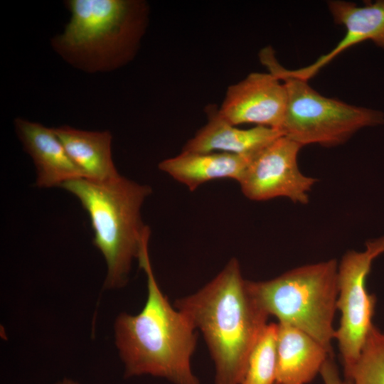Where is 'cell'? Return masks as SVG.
I'll use <instances>...</instances> for the list:
<instances>
[{"label": "cell", "instance_id": "10", "mask_svg": "<svg viewBox=\"0 0 384 384\" xmlns=\"http://www.w3.org/2000/svg\"><path fill=\"white\" fill-rule=\"evenodd\" d=\"M328 6L335 23L346 29L343 38L311 65L287 69L291 75L308 81L338 54L367 40L384 48V1L368 3L363 6L345 1H330Z\"/></svg>", "mask_w": 384, "mask_h": 384}, {"label": "cell", "instance_id": "11", "mask_svg": "<svg viewBox=\"0 0 384 384\" xmlns=\"http://www.w3.org/2000/svg\"><path fill=\"white\" fill-rule=\"evenodd\" d=\"M14 128L23 149L34 163L37 187L61 186L68 181L84 178L53 128L21 117L15 119Z\"/></svg>", "mask_w": 384, "mask_h": 384}, {"label": "cell", "instance_id": "7", "mask_svg": "<svg viewBox=\"0 0 384 384\" xmlns=\"http://www.w3.org/2000/svg\"><path fill=\"white\" fill-rule=\"evenodd\" d=\"M374 257L368 250L348 251L338 265L337 309L341 319L335 339L347 379L361 355L373 327L375 298L370 294L366 281Z\"/></svg>", "mask_w": 384, "mask_h": 384}, {"label": "cell", "instance_id": "9", "mask_svg": "<svg viewBox=\"0 0 384 384\" xmlns=\"http://www.w3.org/2000/svg\"><path fill=\"white\" fill-rule=\"evenodd\" d=\"M286 106L287 91L278 78L270 72L252 73L228 87L218 112L235 126L255 124L281 131Z\"/></svg>", "mask_w": 384, "mask_h": 384}, {"label": "cell", "instance_id": "16", "mask_svg": "<svg viewBox=\"0 0 384 384\" xmlns=\"http://www.w3.org/2000/svg\"><path fill=\"white\" fill-rule=\"evenodd\" d=\"M277 324H267L248 360L241 384L277 383Z\"/></svg>", "mask_w": 384, "mask_h": 384}, {"label": "cell", "instance_id": "18", "mask_svg": "<svg viewBox=\"0 0 384 384\" xmlns=\"http://www.w3.org/2000/svg\"><path fill=\"white\" fill-rule=\"evenodd\" d=\"M320 375L324 384H353L351 380L340 377L337 367L330 357L324 363Z\"/></svg>", "mask_w": 384, "mask_h": 384}, {"label": "cell", "instance_id": "1", "mask_svg": "<svg viewBox=\"0 0 384 384\" xmlns=\"http://www.w3.org/2000/svg\"><path fill=\"white\" fill-rule=\"evenodd\" d=\"M175 307L199 330L213 361L215 384H241L250 356L269 315L230 259L203 288L177 299Z\"/></svg>", "mask_w": 384, "mask_h": 384}, {"label": "cell", "instance_id": "6", "mask_svg": "<svg viewBox=\"0 0 384 384\" xmlns=\"http://www.w3.org/2000/svg\"><path fill=\"white\" fill-rule=\"evenodd\" d=\"M259 58L268 71L283 82L287 91L281 131L302 146L310 144L337 146L358 130L384 122L379 111L324 97L311 87L307 80L291 75L279 63L272 48H262Z\"/></svg>", "mask_w": 384, "mask_h": 384}, {"label": "cell", "instance_id": "19", "mask_svg": "<svg viewBox=\"0 0 384 384\" xmlns=\"http://www.w3.org/2000/svg\"><path fill=\"white\" fill-rule=\"evenodd\" d=\"M366 250L375 258L384 252V236L368 242Z\"/></svg>", "mask_w": 384, "mask_h": 384}, {"label": "cell", "instance_id": "12", "mask_svg": "<svg viewBox=\"0 0 384 384\" xmlns=\"http://www.w3.org/2000/svg\"><path fill=\"white\" fill-rule=\"evenodd\" d=\"M207 123L183 146L182 151L223 152L254 156L272 141L283 135L277 129L255 126L240 129L222 118L218 108L208 106Z\"/></svg>", "mask_w": 384, "mask_h": 384}, {"label": "cell", "instance_id": "17", "mask_svg": "<svg viewBox=\"0 0 384 384\" xmlns=\"http://www.w3.org/2000/svg\"><path fill=\"white\" fill-rule=\"evenodd\" d=\"M347 380L353 384H384V334L375 326Z\"/></svg>", "mask_w": 384, "mask_h": 384}, {"label": "cell", "instance_id": "13", "mask_svg": "<svg viewBox=\"0 0 384 384\" xmlns=\"http://www.w3.org/2000/svg\"><path fill=\"white\" fill-rule=\"evenodd\" d=\"M331 354L305 332L277 323V383L308 384Z\"/></svg>", "mask_w": 384, "mask_h": 384}, {"label": "cell", "instance_id": "8", "mask_svg": "<svg viewBox=\"0 0 384 384\" xmlns=\"http://www.w3.org/2000/svg\"><path fill=\"white\" fill-rule=\"evenodd\" d=\"M302 146L282 135L251 159L239 183L242 193L252 201L278 197L306 204L317 179L303 174L297 156Z\"/></svg>", "mask_w": 384, "mask_h": 384}, {"label": "cell", "instance_id": "2", "mask_svg": "<svg viewBox=\"0 0 384 384\" xmlns=\"http://www.w3.org/2000/svg\"><path fill=\"white\" fill-rule=\"evenodd\" d=\"M148 243L139 255L147 279V299L137 315L120 314L114 324L115 343L126 377L150 375L174 384H201L191 366L197 342L196 329L162 293L151 265Z\"/></svg>", "mask_w": 384, "mask_h": 384}, {"label": "cell", "instance_id": "14", "mask_svg": "<svg viewBox=\"0 0 384 384\" xmlns=\"http://www.w3.org/2000/svg\"><path fill=\"white\" fill-rule=\"evenodd\" d=\"M252 157L223 152L182 151L161 161L159 169L193 191L215 179L232 178L239 183Z\"/></svg>", "mask_w": 384, "mask_h": 384}, {"label": "cell", "instance_id": "5", "mask_svg": "<svg viewBox=\"0 0 384 384\" xmlns=\"http://www.w3.org/2000/svg\"><path fill=\"white\" fill-rule=\"evenodd\" d=\"M248 284L269 316L305 332L332 354L338 294L336 260L301 266L270 280H248Z\"/></svg>", "mask_w": 384, "mask_h": 384}, {"label": "cell", "instance_id": "20", "mask_svg": "<svg viewBox=\"0 0 384 384\" xmlns=\"http://www.w3.org/2000/svg\"><path fill=\"white\" fill-rule=\"evenodd\" d=\"M56 384H78V383L71 380L65 379L60 382L57 383Z\"/></svg>", "mask_w": 384, "mask_h": 384}, {"label": "cell", "instance_id": "15", "mask_svg": "<svg viewBox=\"0 0 384 384\" xmlns=\"http://www.w3.org/2000/svg\"><path fill=\"white\" fill-rule=\"evenodd\" d=\"M68 156L85 178L107 181L118 177L109 131H85L68 125L53 128Z\"/></svg>", "mask_w": 384, "mask_h": 384}, {"label": "cell", "instance_id": "4", "mask_svg": "<svg viewBox=\"0 0 384 384\" xmlns=\"http://www.w3.org/2000/svg\"><path fill=\"white\" fill-rule=\"evenodd\" d=\"M60 187L79 200L90 217L93 245L107 266L104 287H124L133 260L138 259L151 235L142 221L141 209L151 188L122 175L102 182L78 178Z\"/></svg>", "mask_w": 384, "mask_h": 384}, {"label": "cell", "instance_id": "3", "mask_svg": "<svg viewBox=\"0 0 384 384\" xmlns=\"http://www.w3.org/2000/svg\"><path fill=\"white\" fill-rule=\"evenodd\" d=\"M70 18L53 37V50L89 73L112 71L134 58L146 31L149 6L142 0H67Z\"/></svg>", "mask_w": 384, "mask_h": 384}]
</instances>
